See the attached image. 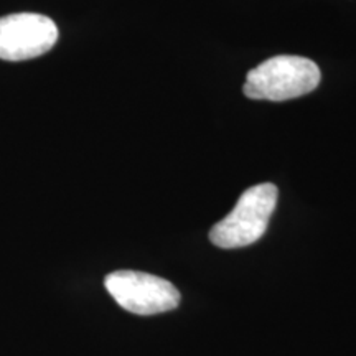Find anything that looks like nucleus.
<instances>
[{
	"mask_svg": "<svg viewBox=\"0 0 356 356\" xmlns=\"http://www.w3.org/2000/svg\"><path fill=\"white\" fill-rule=\"evenodd\" d=\"M58 42V26L40 13L0 17V60L25 61L44 55Z\"/></svg>",
	"mask_w": 356,
	"mask_h": 356,
	"instance_id": "nucleus-4",
	"label": "nucleus"
},
{
	"mask_svg": "<svg viewBox=\"0 0 356 356\" xmlns=\"http://www.w3.org/2000/svg\"><path fill=\"white\" fill-rule=\"evenodd\" d=\"M279 190L274 184L248 188L228 216L210 231V241L221 249L246 248L264 236L277 204Z\"/></svg>",
	"mask_w": 356,
	"mask_h": 356,
	"instance_id": "nucleus-2",
	"label": "nucleus"
},
{
	"mask_svg": "<svg viewBox=\"0 0 356 356\" xmlns=\"http://www.w3.org/2000/svg\"><path fill=\"white\" fill-rule=\"evenodd\" d=\"M106 289L122 309L136 315H155L177 309L180 292L159 275L139 270H115L104 280Z\"/></svg>",
	"mask_w": 356,
	"mask_h": 356,
	"instance_id": "nucleus-3",
	"label": "nucleus"
},
{
	"mask_svg": "<svg viewBox=\"0 0 356 356\" xmlns=\"http://www.w3.org/2000/svg\"><path fill=\"white\" fill-rule=\"evenodd\" d=\"M320 81L322 73L315 61L304 56L279 55L249 71L243 92L249 99L280 102L309 95Z\"/></svg>",
	"mask_w": 356,
	"mask_h": 356,
	"instance_id": "nucleus-1",
	"label": "nucleus"
}]
</instances>
